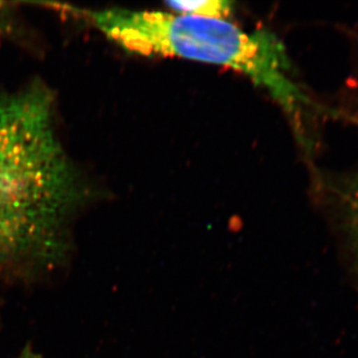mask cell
Masks as SVG:
<instances>
[{
	"label": "cell",
	"mask_w": 358,
	"mask_h": 358,
	"mask_svg": "<svg viewBox=\"0 0 358 358\" xmlns=\"http://www.w3.org/2000/svg\"><path fill=\"white\" fill-rule=\"evenodd\" d=\"M41 86L0 95V265L50 255L87 186Z\"/></svg>",
	"instance_id": "6da1fadb"
},
{
	"label": "cell",
	"mask_w": 358,
	"mask_h": 358,
	"mask_svg": "<svg viewBox=\"0 0 358 358\" xmlns=\"http://www.w3.org/2000/svg\"><path fill=\"white\" fill-rule=\"evenodd\" d=\"M124 50L145 57H178L225 66L267 90L301 129L310 100L292 76L286 48L274 33L243 31L226 20L162 11H86Z\"/></svg>",
	"instance_id": "7a4b0ae2"
},
{
	"label": "cell",
	"mask_w": 358,
	"mask_h": 358,
	"mask_svg": "<svg viewBox=\"0 0 358 358\" xmlns=\"http://www.w3.org/2000/svg\"><path fill=\"white\" fill-rule=\"evenodd\" d=\"M23 358H32V357H23Z\"/></svg>",
	"instance_id": "8992f818"
},
{
	"label": "cell",
	"mask_w": 358,
	"mask_h": 358,
	"mask_svg": "<svg viewBox=\"0 0 358 358\" xmlns=\"http://www.w3.org/2000/svg\"><path fill=\"white\" fill-rule=\"evenodd\" d=\"M166 4L178 14L216 20L229 17L234 9L232 2L226 0H183L167 1Z\"/></svg>",
	"instance_id": "3957f363"
},
{
	"label": "cell",
	"mask_w": 358,
	"mask_h": 358,
	"mask_svg": "<svg viewBox=\"0 0 358 358\" xmlns=\"http://www.w3.org/2000/svg\"><path fill=\"white\" fill-rule=\"evenodd\" d=\"M343 207H345L346 220L352 231L353 241L358 249V181L343 190Z\"/></svg>",
	"instance_id": "277c9868"
},
{
	"label": "cell",
	"mask_w": 358,
	"mask_h": 358,
	"mask_svg": "<svg viewBox=\"0 0 358 358\" xmlns=\"http://www.w3.org/2000/svg\"><path fill=\"white\" fill-rule=\"evenodd\" d=\"M3 4L4 3H2V2H0V11H1L2 9H3Z\"/></svg>",
	"instance_id": "5b68a950"
}]
</instances>
